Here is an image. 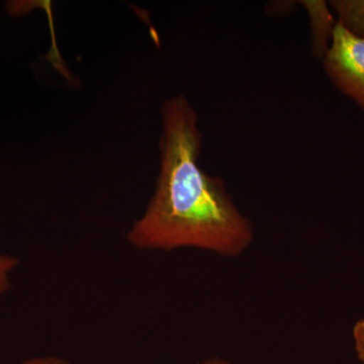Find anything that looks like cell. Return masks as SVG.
Masks as SVG:
<instances>
[{
    "label": "cell",
    "mask_w": 364,
    "mask_h": 364,
    "mask_svg": "<svg viewBox=\"0 0 364 364\" xmlns=\"http://www.w3.org/2000/svg\"><path fill=\"white\" fill-rule=\"evenodd\" d=\"M203 134L188 97L178 95L161 109L160 170L145 214L127 240L142 250L196 247L240 255L253 240L252 223L242 215L219 176L198 164Z\"/></svg>",
    "instance_id": "6da1fadb"
},
{
    "label": "cell",
    "mask_w": 364,
    "mask_h": 364,
    "mask_svg": "<svg viewBox=\"0 0 364 364\" xmlns=\"http://www.w3.org/2000/svg\"><path fill=\"white\" fill-rule=\"evenodd\" d=\"M322 61L335 87L364 109V40L337 23Z\"/></svg>",
    "instance_id": "7a4b0ae2"
},
{
    "label": "cell",
    "mask_w": 364,
    "mask_h": 364,
    "mask_svg": "<svg viewBox=\"0 0 364 364\" xmlns=\"http://www.w3.org/2000/svg\"><path fill=\"white\" fill-rule=\"evenodd\" d=\"M299 4L305 7L310 18L314 55L322 60L329 49L336 28L337 20L334 13H332L329 4L322 0H305Z\"/></svg>",
    "instance_id": "3957f363"
},
{
    "label": "cell",
    "mask_w": 364,
    "mask_h": 364,
    "mask_svg": "<svg viewBox=\"0 0 364 364\" xmlns=\"http://www.w3.org/2000/svg\"><path fill=\"white\" fill-rule=\"evenodd\" d=\"M329 6L339 25L364 40V0H333Z\"/></svg>",
    "instance_id": "277c9868"
},
{
    "label": "cell",
    "mask_w": 364,
    "mask_h": 364,
    "mask_svg": "<svg viewBox=\"0 0 364 364\" xmlns=\"http://www.w3.org/2000/svg\"><path fill=\"white\" fill-rule=\"evenodd\" d=\"M18 265V260L16 257L0 254V296L11 287L9 274Z\"/></svg>",
    "instance_id": "5b68a950"
},
{
    "label": "cell",
    "mask_w": 364,
    "mask_h": 364,
    "mask_svg": "<svg viewBox=\"0 0 364 364\" xmlns=\"http://www.w3.org/2000/svg\"><path fill=\"white\" fill-rule=\"evenodd\" d=\"M352 335L358 358L364 364V317L355 323Z\"/></svg>",
    "instance_id": "8992f818"
},
{
    "label": "cell",
    "mask_w": 364,
    "mask_h": 364,
    "mask_svg": "<svg viewBox=\"0 0 364 364\" xmlns=\"http://www.w3.org/2000/svg\"><path fill=\"white\" fill-rule=\"evenodd\" d=\"M21 364H71L66 359L58 358V356H36L23 361Z\"/></svg>",
    "instance_id": "52a82bcc"
},
{
    "label": "cell",
    "mask_w": 364,
    "mask_h": 364,
    "mask_svg": "<svg viewBox=\"0 0 364 364\" xmlns=\"http://www.w3.org/2000/svg\"><path fill=\"white\" fill-rule=\"evenodd\" d=\"M198 364H229V363H227L226 361L221 360V359L213 358V359H210V360L205 361V363H198Z\"/></svg>",
    "instance_id": "ba28073f"
}]
</instances>
